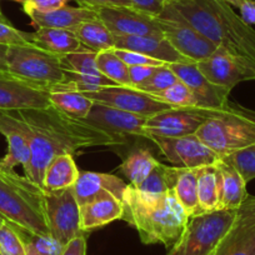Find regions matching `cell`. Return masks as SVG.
<instances>
[{
	"instance_id": "6da1fadb",
	"label": "cell",
	"mask_w": 255,
	"mask_h": 255,
	"mask_svg": "<svg viewBox=\"0 0 255 255\" xmlns=\"http://www.w3.org/2000/svg\"><path fill=\"white\" fill-rule=\"evenodd\" d=\"M16 113L26 127L31 151L24 175L41 188L46 166L56 156L73 155L92 146H119L125 143L122 136L107 133L84 120L73 119L51 105Z\"/></svg>"
},
{
	"instance_id": "7a4b0ae2",
	"label": "cell",
	"mask_w": 255,
	"mask_h": 255,
	"mask_svg": "<svg viewBox=\"0 0 255 255\" xmlns=\"http://www.w3.org/2000/svg\"><path fill=\"white\" fill-rule=\"evenodd\" d=\"M186 21L217 48L255 70V29L223 0H169Z\"/></svg>"
},
{
	"instance_id": "3957f363",
	"label": "cell",
	"mask_w": 255,
	"mask_h": 255,
	"mask_svg": "<svg viewBox=\"0 0 255 255\" xmlns=\"http://www.w3.org/2000/svg\"><path fill=\"white\" fill-rule=\"evenodd\" d=\"M122 202V220L138 232L144 244H161L170 249L188 224V213L173 189L160 195H149L128 184Z\"/></svg>"
},
{
	"instance_id": "277c9868",
	"label": "cell",
	"mask_w": 255,
	"mask_h": 255,
	"mask_svg": "<svg viewBox=\"0 0 255 255\" xmlns=\"http://www.w3.org/2000/svg\"><path fill=\"white\" fill-rule=\"evenodd\" d=\"M0 215L29 234H50L44 189L14 170H0Z\"/></svg>"
},
{
	"instance_id": "5b68a950",
	"label": "cell",
	"mask_w": 255,
	"mask_h": 255,
	"mask_svg": "<svg viewBox=\"0 0 255 255\" xmlns=\"http://www.w3.org/2000/svg\"><path fill=\"white\" fill-rule=\"evenodd\" d=\"M197 135L219 156L255 145V110L229 100Z\"/></svg>"
},
{
	"instance_id": "8992f818",
	"label": "cell",
	"mask_w": 255,
	"mask_h": 255,
	"mask_svg": "<svg viewBox=\"0 0 255 255\" xmlns=\"http://www.w3.org/2000/svg\"><path fill=\"white\" fill-rule=\"evenodd\" d=\"M6 63L10 74L46 92L68 83L61 56L31 44L9 46Z\"/></svg>"
},
{
	"instance_id": "52a82bcc",
	"label": "cell",
	"mask_w": 255,
	"mask_h": 255,
	"mask_svg": "<svg viewBox=\"0 0 255 255\" xmlns=\"http://www.w3.org/2000/svg\"><path fill=\"white\" fill-rule=\"evenodd\" d=\"M235 218L237 210H214L193 215L166 255L212 254L233 227Z\"/></svg>"
},
{
	"instance_id": "ba28073f",
	"label": "cell",
	"mask_w": 255,
	"mask_h": 255,
	"mask_svg": "<svg viewBox=\"0 0 255 255\" xmlns=\"http://www.w3.org/2000/svg\"><path fill=\"white\" fill-rule=\"evenodd\" d=\"M156 19L164 38L184 58L198 63L209 58L217 50V45L186 21L170 3L166 4Z\"/></svg>"
},
{
	"instance_id": "9c48e42d",
	"label": "cell",
	"mask_w": 255,
	"mask_h": 255,
	"mask_svg": "<svg viewBox=\"0 0 255 255\" xmlns=\"http://www.w3.org/2000/svg\"><path fill=\"white\" fill-rule=\"evenodd\" d=\"M223 108L210 109L199 107H174L165 112L158 113L146 119L145 131L148 139L150 140L153 136L180 138L195 135L200 128Z\"/></svg>"
},
{
	"instance_id": "30bf717a",
	"label": "cell",
	"mask_w": 255,
	"mask_h": 255,
	"mask_svg": "<svg viewBox=\"0 0 255 255\" xmlns=\"http://www.w3.org/2000/svg\"><path fill=\"white\" fill-rule=\"evenodd\" d=\"M44 202L49 233L54 239L67 245L74 238L85 234L80 224V207L73 188L44 189Z\"/></svg>"
},
{
	"instance_id": "8fae6325",
	"label": "cell",
	"mask_w": 255,
	"mask_h": 255,
	"mask_svg": "<svg viewBox=\"0 0 255 255\" xmlns=\"http://www.w3.org/2000/svg\"><path fill=\"white\" fill-rule=\"evenodd\" d=\"M84 94L98 104L108 105L148 118L174 108L165 103L159 102L148 93L140 92L131 87H123V85L104 87L99 90L87 92Z\"/></svg>"
},
{
	"instance_id": "7c38bea8",
	"label": "cell",
	"mask_w": 255,
	"mask_h": 255,
	"mask_svg": "<svg viewBox=\"0 0 255 255\" xmlns=\"http://www.w3.org/2000/svg\"><path fill=\"white\" fill-rule=\"evenodd\" d=\"M150 140L158 146L169 163L179 168L198 169L212 165L220 158L202 139L198 138L197 134L180 138L153 136Z\"/></svg>"
},
{
	"instance_id": "4fadbf2b",
	"label": "cell",
	"mask_w": 255,
	"mask_h": 255,
	"mask_svg": "<svg viewBox=\"0 0 255 255\" xmlns=\"http://www.w3.org/2000/svg\"><path fill=\"white\" fill-rule=\"evenodd\" d=\"M99 20L114 34V36H164L155 16L129 6L95 9Z\"/></svg>"
},
{
	"instance_id": "5bb4252c",
	"label": "cell",
	"mask_w": 255,
	"mask_h": 255,
	"mask_svg": "<svg viewBox=\"0 0 255 255\" xmlns=\"http://www.w3.org/2000/svg\"><path fill=\"white\" fill-rule=\"evenodd\" d=\"M198 69L213 84L232 90L242 82L255 80V70L233 56L223 48L202 61L197 63Z\"/></svg>"
},
{
	"instance_id": "9a60e30c",
	"label": "cell",
	"mask_w": 255,
	"mask_h": 255,
	"mask_svg": "<svg viewBox=\"0 0 255 255\" xmlns=\"http://www.w3.org/2000/svg\"><path fill=\"white\" fill-rule=\"evenodd\" d=\"M215 255H255V197L248 195Z\"/></svg>"
},
{
	"instance_id": "2e32d148",
	"label": "cell",
	"mask_w": 255,
	"mask_h": 255,
	"mask_svg": "<svg viewBox=\"0 0 255 255\" xmlns=\"http://www.w3.org/2000/svg\"><path fill=\"white\" fill-rule=\"evenodd\" d=\"M46 107H50L49 92L23 82L6 70H0V112H19Z\"/></svg>"
},
{
	"instance_id": "e0dca14e",
	"label": "cell",
	"mask_w": 255,
	"mask_h": 255,
	"mask_svg": "<svg viewBox=\"0 0 255 255\" xmlns=\"http://www.w3.org/2000/svg\"><path fill=\"white\" fill-rule=\"evenodd\" d=\"M146 119L148 117L94 103L84 122L122 138L133 135L148 139V134L145 131Z\"/></svg>"
},
{
	"instance_id": "ac0fdd59",
	"label": "cell",
	"mask_w": 255,
	"mask_h": 255,
	"mask_svg": "<svg viewBox=\"0 0 255 255\" xmlns=\"http://www.w3.org/2000/svg\"><path fill=\"white\" fill-rule=\"evenodd\" d=\"M68 84L82 93L95 92L104 87H115L113 80L102 74L97 65V53L90 50L72 53L61 56Z\"/></svg>"
},
{
	"instance_id": "d6986e66",
	"label": "cell",
	"mask_w": 255,
	"mask_h": 255,
	"mask_svg": "<svg viewBox=\"0 0 255 255\" xmlns=\"http://www.w3.org/2000/svg\"><path fill=\"white\" fill-rule=\"evenodd\" d=\"M168 65L179 80L191 90L199 108L217 109L228 104L232 90L210 83L198 69L197 63H174Z\"/></svg>"
},
{
	"instance_id": "ffe728a7",
	"label": "cell",
	"mask_w": 255,
	"mask_h": 255,
	"mask_svg": "<svg viewBox=\"0 0 255 255\" xmlns=\"http://www.w3.org/2000/svg\"><path fill=\"white\" fill-rule=\"evenodd\" d=\"M0 133L8 143V151L1 159V170H14L16 165L23 169L30 161L31 151L26 127L16 112H0Z\"/></svg>"
},
{
	"instance_id": "44dd1931",
	"label": "cell",
	"mask_w": 255,
	"mask_h": 255,
	"mask_svg": "<svg viewBox=\"0 0 255 255\" xmlns=\"http://www.w3.org/2000/svg\"><path fill=\"white\" fill-rule=\"evenodd\" d=\"M128 184L123 179L107 173L80 171L77 183L73 186L75 199L79 207L92 202L104 193L114 195L123 200V195Z\"/></svg>"
},
{
	"instance_id": "7402d4cb",
	"label": "cell",
	"mask_w": 255,
	"mask_h": 255,
	"mask_svg": "<svg viewBox=\"0 0 255 255\" xmlns=\"http://www.w3.org/2000/svg\"><path fill=\"white\" fill-rule=\"evenodd\" d=\"M115 49L135 51L164 64L194 63L178 53L164 36H115Z\"/></svg>"
},
{
	"instance_id": "603a6c76",
	"label": "cell",
	"mask_w": 255,
	"mask_h": 255,
	"mask_svg": "<svg viewBox=\"0 0 255 255\" xmlns=\"http://www.w3.org/2000/svg\"><path fill=\"white\" fill-rule=\"evenodd\" d=\"M26 15L30 18V25L36 29L53 28L72 31H74V29L84 21L98 18L94 9L69 5H64L56 10L46 11V13L31 11Z\"/></svg>"
},
{
	"instance_id": "cb8c5ba5",
	"label": "cell",
	"mask_w": 255,
	"mask_h": 255,
	"mask_svg": "<svg viewBox=\"0 0 255 255\" xmlns=\"http://www.w3.org/2000/svg\"><path fill=\"white\" fill-rule=\"evenodd\" d=\"M123 214L124 205L122 200L109 193H104L80 207V224L83 232L87 233L123 219Z\"/></svg>"
},
{
	"instance_id": "d4e9b609",
	"label": "cell",
	"mask_w": 255,
	"mask_h": 255,
	"mask_svg": "<svg viewBox=\"0 0 255 255\" xmlns=\"http://www.w3.org/2000/svg\"><path fill=\"white\" fill-rule=\"evenodd\" d=\"M215 165L219 175V205L218 210H237L248 198L247 181L242 174L220 156Z\"/></svg>"
},
{
	"instance_id": "484cf974",
	"label": "cell",
	"mask_w": 255,
	"mask_h": 255,
	"mask_svg": "<svg viewBox=\"0 0 255 255\" xmlns=\"http://www.w3.org/2000/svg\"><path fill=\"white\" fill-rule=\"evenodd\" d=\"M25 38L31 45L59 56L88 50L80 43L74 31L65 29H36L34 33H25Z\"/></svg>"
},
{
	"instance_id": "4316f807",
	"label": "cell",
	"mask_w": 255,
	"mask_h": 255,
	"mask_svg": "<svg viewBox=\"0 0 255 255\" xmlns=\"http://www.w3.org/2000/svg\"><path fill=\"white\" fill-rule=\"evenodd\" d=\"M168 173L171 189L189 218L202 213L198 200V169L169 166Z\"/></svg>"
},
{
	"instance_id": "83f0119b",
	"label": "cell",
	"mask_w": 255,
	"mask_h": 255,
	"mask_svg": "<svg viewBox=\"0 0 255 255\" xmlns=\"http://www.w3.org/2000/svg\"><path fill=\"white\" fill-rule=\"evenodd\" d=\"M49 102L56 110L78 120H84L94 105L84 93L74 89L68 83L49 90Z\"/></svg>"
},
{
	"instance_id": "f1b7e54d",
	"label": "cell",
	"mask_w": 255,
	"mask_h": 255,
	"mask_svg": "<svg viewBox=\"0 0 255 255\" xmlns=\"http://www.w3.org/2000/svg\"><path fill=\"white\" fill-rule=\"evenodd\" d=\"M80 170L70 154L54 158L46 166L43 178V189L60 190L73 188L79 178Z\"/></svg>"
},
{
	"instance_id": "f546056e",
	"label": "cell",
	"mask_w": 255,
	"mask_h": 255,
	"mask_svg": "<svg viewBox=\"0 0 255 255\" xmlns=\"http://www.w3.org/2000/svg\"><path fill=\"white\" fill-rule=\"evenodd\" d=\"M80 43L93 53L109 50L115 48V36L99 19L84 21L74 29Z\"/></svg>"
},
{
	"instance_id": "4dcf8cb0",
	"label": "cell",
	"mask_w": 255,
	"mask_h": 255,
	"mask_svg": "<svg viewBox=\"0 0 255 255\" xmlns=\"http://www.w3.org/2000/svg\"><path fill=\"white\" fill-rule=\"evenodd\" d=\"M159 165L150 150L145 148L134 149L119 166V171L130 181V185L138 186L143 183L149 174Z\"/></svg>"
},
{
	"instance_id": "1f68e13d",
	"label": "cell",
	"mask_w": 255,
	"mask_h": 255,
	"mask_svg": "<svg viewBox=\"0 0 255 255\" xmlns=\"http://www.w3.org/2000/svg\"><path fill=\"white\" fill-rule=\"evenodd\" d=\"M198 200L202 213L218 210L219 175L215 163L198 168Z\"/></svg>"
},
{
	"instance_id": "d6a6232c",
	"label": "cell",
	"mask_w": 255,
	"mask_h": 255,
	"mask_svg": "<svg viewBox=\"0 0 255 255\" xmlns=\"http://www.w3.org/2000/svg\"><path fill=\"white\" fill-rule=\"evenodd\" d=\"M98 69L108 79L123 87H131L128 65L114 53L113 49L100 51L97 54Z\"/></svg>"
},
{
	"instance_id": "836d02e7",
	"label": "cell",
	"mask_w": 255,
	"mask_h": 255,
	"mask_svg": "<svg viewBox=\"0 0 255 255\" xmlns=\"http://www.w3.org/2000/svg\"><path fill=\"white\" fill-rule=\"evenodd\" d=\"M23 232L24 243H25L26 255H59L63 250L64 245L56 239H54L50 234L38 235L29 234Z\"/></svg>"
},
{
	"instance_id": "e575fe53",
	"label": "cell",
	"mask_w": 255,
	"mask_h": 255,
	"mask_svg": "<svg viewBox=\"0 0 255 255\" xmlns=\"http://www.w3.org/2000/svg\"><path fill=\"white\" fill-rule=\"evenodd\" d=\"M0 254L26 255L23 232L6 220L0 227Z\"/></svg>"
},
{
	"instance_id": "d590c367",
	"label": "cell",
	"mask_w": 255,
	"mask_h": 255,
	"mask_svg": "<svg viewBox=\"0 0 255 255\" xmlns=\"http://www.w3.org/2000/svg\"><path fill=\"white\" fill-rule=\"evenodd\" d=\"M153 97L159 102H163L171 107H198L197 99L191 90L180 80L163 92L153 94Z\"/></svg>"
},
{
	"instance_id": "8d00e7d4",
	"label": "cell",
	"mask_w": 255,
	"mask_h": 255,
	"mask_svg": "<svg viewBox=\"0 0 255 255\" xmlns=\"http://www.w3.org/2000/svg\"><path fill=\"white\" fill-rule=\"evenodd\" d=\"M222 158L232 164L242 174L247 184L255 179V145L240 149Z\"/></svg>"
},
{
	"instance_id": "74e56055",
	"label": "cell",
	"mask_w": 255,
	"mask_h": 255,
	"mask_svg": "<svg viewBox=\"0 0 255 255\" xmlns=\"http://www.w3.org/2000/svg\"><path fill=\"white\" fill-rule=\"evenodd\" d=\"M168 165L159 163V165L149 174L148 178L135 186L139 191L149 195H160L170 190V179H169Z\"/></svg>"
},
{
	"instance_id": "f35d334b",
	"label": "cell",
	"mask_w": 255,
	"mask_h": 255,
	"mask_svg": "<svg viewBox=\"0 0 255 255\" xmlns=\"http://www.w3.org/2000/svg\"><path fill=\"white\" fill-rule=\"evenodd\" d=\"M178 82L179 78L176 77L175 73L169 68L168 64H165L163 67L156 68V70L151 74V77L149 78L146 82H144L143 84L136 87L135 89L153 95L159 92H163L166 88L176 84Z\"/></svg>"
},
{
	"instance_id": "ab89813d",
	"label": "cell",
	"mask_w": 255,
	"mask_h": 255,
	"mask_svg": "<svg viewBox=\"0 0 255 255\" xmlns=\"http://www.w3.org/2000/svg\"><path fill=\"white\" fill-rule=\"evenodd\" d=\"M0 44L3 45H28L25 33L14 28L6 19H0Z\"/></svg>"
},
{
	"instance_id": "60d3db41",
	"label": "cell",
	"mask_w": 255,
	"mask_h": 255,
	"mask_svg": "<svg viewBox=\"0 0 255 255\" xmlns=\"http://www.w3.org/2000/svg\"><path fill=\"white\" fill-rule=\"evenodd\" d=\"M114 53L127 64L128 67H138V65H146V67H161L165 65L161 61L156 59L149 58V56L143 55V54L135 53V51L124 50V49H113Z\"/></svg>"
},
{
	"instance_id": "b9f144b4",
	"label": "cell",
	"mask_w": 255,
	"mask_h": 255,
	"mask_svg": "<svg viewBox=\"0 0 255 255\" xmlns=\"http://www.w3.org/2000/svg\"><path fill=\"white\" fill-rule=\"evenodd\" d=\"M70 0H25L23 5L25 14L31 11H39V13H46V11L56 10L64 5H68Z\"/></svg>"
},
{
	"instance_id": "7bdbcfd3",
	"label": "cell",
	"mask_w": 255,
	"mask_h": 255,
	"mask_svg": "<svg viewBox=\"0 0 255 255\" xmlns=\"http://www.w3.org/2000/svg\"><path fill=\"white\" fill-rule=\"evenodd\" d=\"M129 1L134 9L155 18L160 15L166 4L169 3V0H129Z\"/></svg>"
},
{
	"instance_id": "ee69618b",
	"label": "cell",
	"mask_w": 255,
	"mask_h": 255,
	"mask_svg": "<svg viewBox=\"0 0 255 255\" xmlns=\"http://www.w3.org/2000/svg\"><path fill=\"white\" fill-rule=\"evenodd\" d=\"M163 67V65H161ZM159 67H146V65H138V67H128L129 78H130L131 88H136L151 77L154 72Z\"/></svg>"
},
{
	"instance_id": "f6af8a7d",
	"label": "cell",
	"mask_w": 255,
	"mask_h": 255,
	"mask_svg": "<svg viewBox=\"0 0 255 255\" xmlns=\"http://www.w3.org/2000/svg\"><path fill=\"white\" fill-rule=\"evenodd\" d=\"M78 1L79 6L89 9L99 8H113V6H129L133 8L129 0H75Z\"/></svg>"
},
{
	"instance_id": "bcb514c9",
	"label": "cell",
	"mask_w": 255,
	"mask_h": 255,
	"mask_svg": "<svg viewBox=\"0 0 255 255\" xmlns=\"http://www.w3.org/2000/svg\"><path fill=\"white\" fill-rule=\"evenodd\" d=\"M59 255H87V238L85 234L74 238L72 242L64 245Z\"/></svg>"
},
{
	"instance_id": "7dc6e473",
	"label": "cell",
	"mask_w": 255,
	"mask_h": 255,
	"mask_svg": "<svg viewBox=\"0 0 255 255\" xmlns=\"http://www.w3.org/2000/svg\"><path fill=\"white\" fill-rule=\"evenodd\" d=\"M240 18L249 25L255 24V1L252 0H243L239 6Z\"/></svg>"
},
{
	"instance_id": "c3c4849f",
	"label": "cell",
	"mask_w": 255,
	"mask_h": 255,
	"mask_svg": "<svg viewBox=\"0 0 255 255\" xmlns=\"http://www.w3.org/2000/svg\"><path fill=\"white\" fill-rule=\"evenodd\" d=\"M8 45L0 44V70L8 72V63H6V55H8Z\"/></svg>"
},
{
	"instance_id": "681fc988",
	"label": "cell",
	"mask_w": 255,
	"mask_h": 255,
	"mask_svg": "<svg viewBox=\"0 0 255 255\" xmlns=\"http://www.w3.org/2000/svg\"><path fill=\"white\" fill-rule=\"evenodd\" d=\"M223 1H224V3H227V4H229L230 6H235V8H239L243 0H223Z\"/></svg>"
},
{
	"instance_id": "f907efd6",
	"label": "cell",
	"mask_w": 255,
	"mask_h": 255,
	"mask_svg": "<svg viewBox=\"0 0 255 255\" xmlns=\"http://www.w3.org/2000/svg\"><path fill=\"white\" fill-rule=\"evenodd\" d=\"M4 223H5V219H4V218L1 217V215H0V227H1V225H3Z\"/></svg>"
},
{
	"instance_id": "816d5d0a",
	"label": "cell",
	"mask_w": 255,
	"mask_h": 255,
	"mask_svg": "<svg viewBox=\"0 0 255 255\" xmlns=\"http://www.w3.org/2000/svg\"><path fill=\"white\" fill-rule=\"evenodd\" d=\"M10 1H15V3H20V4H23L24 1H25V0H10Z\"/></svg>"
},
{
	"instance_id": "f5cc1de1",
	"label": "cell",
	"mask_w": 255,
	"mask_h": 255,
	"mask_svg": "<svg viewBox=\"0 0 255 255\" xmlns=\"http://www.w3.org/2000/svg\"><path fill=\"white\" fill-rule=\"evenodd\" d=\"M0 19H5V16H4L3 11H1V8H0Z\"/></svg>"
},
{
	"instance_id": "db71d44e",
	"label": "cell",
	"mask_w": 255,
	"mask_h": 255,
	"mask_svg": "<svg viewBox=\"0 0 255 255\" xmlns=\"http://www.w3.org/2000/svg\"><path fill=\"white\" fill-rule=\"evenodd\" d=\"M215 250H217V249H215ZM215 250H214V252L212 253V254H209V255H215Z\"/></svg>"
},
{
	"instance_id": "11a10c76",
	"label": "cell",
	"mask_w": 255,
	"mask_h": 255,
	"mask_svg": "<svg viewBox=\"0 0 255 255\" xmlns=\"http://www.w3.org/2000/svg\"><path fill=\"white\" fill-rule=\"evenodd\" d=\"M0 170H1V161H0Z\"/></svg>"
},
{
	"instance_id": "9f6ffc18",
	"label": "cell",
	"mask_w": 255,
	"mask_h": 255,
	"mask_svg": "<svg viewBox=\"0 0 255 255\" xmlns=\"http://www.w3.org/2000/svg\"><path fill=\"white\" fill-rule=\"evenodd\" d=\"M252 1H255V0H252Z\"/></svg>"
},
{
	"instance_id": "6f0895ef",
	"label": "cell",
	"mask_w": 255,
	"mask_h": 255,
	"mask_svg": "<svg viewBox=\"0 0 255 255\" xmlns=\"http://www.w3.org/2000/svg\"><path fill=\"white\" fill-rule=\"evenodd\" d=\"M0 255H1V254H0Z\"/></svg>"
}]
</instances>
